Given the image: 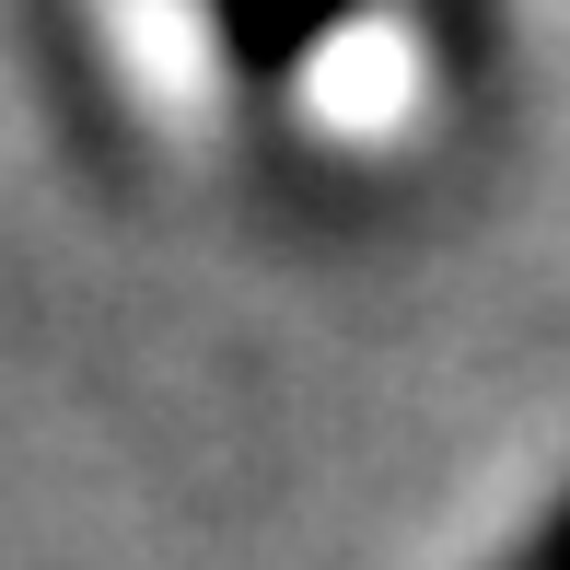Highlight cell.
Returning <instances> with one entry per match:
<instances>
[{
    "instance_id": "cell-1",
    "label": "cell",
    "mask_w": 570,
    "mask_h": 570,
    "mask_svg": "<svg viewBox=\"0 0 570 570\" xmlns=\"http://www.w3.org/2000/svg\"><path fill=\"white\" fill-rule=\"evenodd\" d=\"M350 12L361 0H210V36H222V59L245 70V82H292Z\"/></svg>"
},
{
    "instance_id": "cell-2",
    "label": "cell",
    "mask_w": 570,
    "mask_h": 570,
    "mask_svg": "<svg viewBox=\"0 0 570 570\" xmlns=\"http://www.w3.org/2000/svg\"><path fill=\"white\" fill-rule=\"evenodd\" d=\"M501 570H570V489H559L548 512H535L524 535H512V559H501Z\"/></svg>"
}]
</instances>
